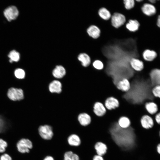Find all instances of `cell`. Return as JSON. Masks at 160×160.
<instances>
[{"label": "cell", "instance_id": "d590c367", "mask_svg": "<svg viewBox=\"0 0 160 160\" xmlns=\"http://www.w3.org/2000/svg\"><path fill=\"white\" fill-rule=\"evenodd\" d=\"M92 160H104V159L102 156L96 155L93 156Z\"/></svg>", "mask_w": 160, "mask_h": 160}, {"label": "cell", "instance_id": "f35d334b", "mask_svg": "<svg viewBox=\"0 0 160 160\" xmlns=\"http://www.w3.org/2000/svg\"><path fill=\"white\" fill-rule=\"evenodd\" d=\"M157 151L158 153L160 154V144H159L157 146Z\"/></svg>", "mask_w": 160, "mask_h": 160}, {"label": "cell", "instance_id": "9c48e42d", "mask_svg": "<svg viewBox=\"0 0 160 160\" xmlns=\"http://www.w3.org/2000/svg\"><path fill=\"white\" fill-rule=\"evenodd\" d=\"M150 76L152 86L160 85V69L155 68L150 73Z\"/></svg>", "mask_w": 160, "mask_h": 160}, {"label": "cell", "instance_id": "44dd1931", "mask_svg": "<svg viewBox=\"0 0 160 160\" xmlns=\"http://www.w3.org/2000/svg\"><path fill=\"white\" fill-rule=\"evenodd\" d=\"M52 75L55 78L60 79L63 78L66 74V70L61 65L56 66L52 71Z\"/></svg>", "mask_w": 160, "mask_h": 160}, {"label": "cell", "instance_id": "ab89813d", "mask_svg": "<svg viewBox=\"0 0 160 160\" xmlns=\"http://www.w3.org/2000/svg\"><path fill=\"white\" fill-rule=\"evenodd\" d=\"M148 1L150 3L152 4V3L153 4L155 3L156 2V1L155 0H150Z\"/></svg>", "mask_w": 160, "mask_h": 160}, {"label": "cell", "instance_id": "603a6c76", "mask_svg": "<svg viewBox=\"0 0 160 160\" xmlns=\"http://www.w3.org/2000/svg\"><path fill=\"white\" fill-rule=\"evenodd\" d=\"M118 123L120 127L123 129L127 128L131 125L130 119L125 116H122L120 117L118 120Z\"/></svg>", "mask_w": 160, "mask_h": 160}, {"label": "cell", "instance_id": "ac0fdd59", "mask_svg": "<svg viewBox=\"0 0 160 160\" xmlns=\"http://www.w3.org/2000/svg\"><path fill=\"white\" fill-rule=\"evenodd\" d=\"M78 60L81 62V65L84 67H88L91 63V59L89 56L84 52H81L77 57Z\"/></svg>", "mask_w": 160, "mask_h": 160}, {"label": "cell", "instance_id": "60d3db41", "mask_svg": "<svg viewBox=\"0 0 160 160\" xmlns=\"http://www.w3.org/2000/svg\"></svg>", "mask_w": 160, "mask_h": 160}, {"label": "cell", "instance_id": "30bf717a", "mask_svg": "<svg viewBox=\"0 0 160 160\" xmlns=\"http://www.w3.org/2000/svg\"><path fill=\"white\" fill-rule=\"evenodd\" d=\"M107 109L102 103L97 102L93 106V112L98 117H102L106 113Z\"/></svg>", "mask_w": 160, "mask_h": 160}, {"label": "cell", "instance_id": "6da1fadb", "mask_svg": "<svg viewBox=\"0 0 160 160\" xmlns=\"http://www.w3.org/2000/svg\"><path fill=\"white\" fill-rule=\"evenodd\" d=\"M108 131L115 143L122 150L131 151L135 145L136 134L134 129L130 126L126 129L121 128L118 122L110 124Z\"/></svg>", "mask_w": 160, "mask_h": 160}, {"label": "cell", "instance_id": "83f0119b", "mask_svg": "<svg viewBox=\"0 0 160 160\" xmlns=\"http://www.w3.org/2000/svg\"><path fill=\"white\" fill-rule=\"evenodd\" d=\"M7 123L3 117L0 116V135L5 133L7 130Z\"/></svg>", "mask_w": 160, "mask_h": 160}, {"label": "cell", "instance_id": "7c38bea8", "mask_svg": "<svg viewBox=\"0 0 160 160\" xmlns=\"http://www.w3.org/2000/svg\"><path fill=\"white\" fill-rule=\"evenodd\" d=\"M129 64L132 69L136 72L142 71L144 67L143 62L135 58H131L129 61Z\"/></svg>", "mask_w": 160, "mask_h": 160}, {"label": "cell", "instance_id": "5bb4252c", "mask_svg": "<svg viewBox=\"0 0 160 160\" xmlns=\"http://www.w3.org/2000/svg\"><path fill=\"white\" fill-rule=\"evenodd\" d=\"M140 122L143 128L148 129L152 128L154 125V121L150 116L145 115L143 116L140 120Z\"/></svg>", "mask_w": 160, "mask_h": 160}, {"label": "cell", "instance_id": "8d00e7d4", "mask_svg": "<svg viewBox=\"0 0 160 160\" xmlns=\"http://www.w3.org/2000/svg\"><path fill=\"white\" fill-rule=\"evenodd\" d=\"M156 24L157 26L160 28V15H159L158 17Z\"/></svg>", "mask_w": 160, "mask_h": 160}, {"label": "cell", "instance_id": "3957f363", "mask_svg": "<svg viewBox=\"0 0 160 160\" xmlns=\"http://www.w3.org/2000/svg\"><path fill=\"white\" fill-rule=\"evenodd\" d=\"M7 96L11 100L14 101L20 100L24 97L23 90L21 89L11 87L7 92Z\"/></svg>", "mask_w": 160, "mask_h": 160}, {"label": "cell", "instance_id": "5b68a950", "mask_svg": "<svg viewBox=\"0 0 160 160\" xmlns=\"http://www.w3.org/2000/svg\"><path fill=\"white\" fill-rule=\"evenodd\" d=\"M38 130L40 136L43 139L49 140L52 138L53 133L51 126L47 125L41 126Z\"/></svg>", "mask_w": 160, "mask_h": 160}, {"label": "cell", "instance_id": "b9f144b4", "mask_svg": "<svg viewBox=\"0 0 160 160\" xmlns=\"http://www.w3.org/2000/svg\"></svg>", "mask_w": 160, "mask_h": 160}, {"label": "cell", "instance_id": "4316f807", "mask_svg": "<svg viewBox=\"0 0 160 160\" xmlns=\"http://www.w3.org/2000/svg\"><path fill=\"white\" fill-rule=\"evenodd\" d=\"M64 160H79V158L78 155L69 151L65 153Z\"/></svg>", "mask_w": 160, "mask_h": 160}, {"label": "cell", "instance_id": "f1b7e54d", "mask_svg": "<svg viewBox=\"0 0 160 160\" xmlns=\"http://www.w3.org/2000/svg\"><path fill=\"white\" fill-rule=\"evenodd\" d=\"M92 63L93 68L98 70H101L104 68V65L103 62L100 60H94Z\"/></svg>", "mask_w": 160, "mask_h": 160}, {"label": "cell", "instance_id": "d6986e66", "mask_svg": "<svg viewBox=\"0 0 160 160\" xmlns=\"http://www.w3.org/2000/svg\"><path fill=\"white\" fill-rule=\"evenodd\" d=\"M62 85L59 81L53 80L49 84V89L52 93H60L62 91Z\"/></svg>", "mask_w": 160, "mask_h": 160}, {"label": "cell", "instance_id": "52a82bcc", "mask_svg": "<svg viewBox=\"0 0 160 160\" xmlns=\"http://www.w3.org/2000/svg\"><path fill=\"white\" fill-rule=\"evenodd\" d=\"M142 13L147 16H151L155 15L156 12L155 7L152 4L145 2L141 7Z\"/></svg>", "mask_w": 160, "mask_h": 160}, {"label": "cell", "instance_id": "7a4b0ae2", "mask_svg": "<svg viewBox=\"0 0 160 160\" xmlns=\"http://www.w3.org/2000/svg\"><path fill=\"white\" fill-rule=\"evenodd\" d=\"M17 151L21 153H29L30 150L33 148V144L29 139L22 138L18 140L16 143Z\"/></svg>", "mask_w": 160, "mask_h": 160}, {"label": "cell", "instance_id": "2e32d148", "mask_svg": "<svg viewBox=\"0 0 160 160\" xmlns=\"http://www.w3.org/2000/svg\"><path fill=\"white\" fill-rule=\"evenodd\" d=\"M78 119L80 124L84 127L89 125L91 121V116L85 112H82L80 113L78 115Z\"/></svg>", "mask_w": 160, "mask_h": 160}, {"label": "cell", "instance_id": "cb8c5ba5", "mask_svg": "<svg viewBox=\"0 0 160 160\" xmlns=\"http://www.w3.org/2000/svg\"><path fill=\"white\" fill-rule=\"evenodd\" d=\"M98 14L101 18L105 20H109L111 16L110 12L106 8L103 7H101L99 9Z\"/></svg>", "mask_w": 160, "mask_h": 160}, {"label": "cell", "instance_id": "9a60e30c", "mask_svg": "<svg viewBox=\"0 0 160 160\" xmlns=\"http://www.w3.org/2000/svg\"><path fill=\"white\" fill-rule=\"evenodd\" d=\"M86 31L89 36L94 39H97L100 35V29L94 25L89 26L87 29Z\"/></svg>", "mask_w": 160, "mask_h": 160}, {"label": "cell", "instance_id": "74e56055", "mask_svg": "<svg viewBox=\"0 0 160 160\" xmlns=\"http://www.w3.org/2000/svg\"><path fill=\"white\" fill-rule=\"evenodd\" d=\"M44 160H54V159L51 156H47L44 159Z\"/></svg>", "mask_w": 160, "mask_h": 160}, {"label": "cell", "instance_id": "484cf974", "mask_svg": "<svg viewBox=\"0 0 160 160\" xmlns=\"http://www.w3.org/2000/svg\"><path fill=\"white\" fill-rule=\"evenodd\" d=\"M9 58V62L12 63L13 62H17L19 61L20 58L19 53L15 50L11 51L8 55Z\"/></svg>", "mask_w": 160, "mask_h": 160}, {"label": "cell", "instance_id": "8fae6325", "mask_svg": "<svg viewBox=\"0 0 160 160\" xmlns=\"http://www.w3.org/2000/svg\"><path fill=\"white\" fill-rule=\"evenodd\" d=\"M117 88L124 92H128L131 88V83L129 80L124 78L119 81L116 85Z\"/></svg>", "mask_w": 160, "mask_h": 160}, {"label": "cell", "instance_id": "277c9868", "mask_svg": "<svg viewBox=\"0 0 160 160\" xmlns=\"http://www.w3.org/2000/svg\"><path fill=\"white\" fill-rule=\"evenodd\" d=\"M111 23L113 27L118 28L123 25L126 23L125 16L121 14L115 12L111 15Z\"/></svg>", "mask_w": 160, "mask_h": 160}, {"label": "cell", "instance_id": "ffe728a7", "mask_svg": "<svg viewBox=\"0 0 160 160\" xmlns=\"http://www.w3.org/2000/svg\"><path fill=\"white\" fill-rule=\"evenodd\" d=\"M94 148L97 155L103 156L107 152V147L104 143L101 142H97L95 145Z\"/></svg>", "mask_w": 160, "mask_h": 160}, {"label": "cell", "instance_id": "f546056e", "mask_svg": "<svg viewBox=\"0 0 160 160\" xmlns=\"http://www.w3.org/2000/svg\"><path fill=\"white\" fill-rule=\"evenodd\" d=\"M124 7L127 10L133 8L135 5V0H123Z\"/></svg>", "mask_w": 160, "mask_h": 160}, {"label": "cell", "instance_id": "e575fe53", "mask_svg": "<svg viewBox=\"0 0 160 160\" xmlns=\"http://www.w3.org/2000/svg\"><path fill=\"white\" fill-rule=\"evenodd\" d=\"M155 114V120L158 124H160V112Z\"/></svg>", "mask_w": 160, "mask_h": 160}, {"label": "cell", "instance_id": "d4e9b609", "mask_svg": "<svg viewBox=\"0 0 160 160\" xmlns=\"http://www.w3.org/2000/svg\"><path fill=\"white\" fill-rule=\"evenodd\" d=\"M68 141L70 145L73 146H78L81 143L80 138L76 134L70 135L68 138Z\"/></svg>", "mask_w": 160, "mask_h": 160}, {"label": "cell", "instance_id": "ba28073f", "mask_svg": "<svg viewBox=\"0 0 160 160\" xmlns=\"http://www.w3.org/2000/svg\"><path fill=\"white\" fill-rule=\"evenodd\" d=\"M119 105V100L113 97L107 98L105 100L104 105L106 109L111 111L118 108Z\"/></svg>", "mask_w": 160, "mask_h": 160}, {"label": "cell", "instance_id": "e0dca14e", "mask_svg": "<svg viewBox=\"0 0 160 160\" xmlns=\"http://www.w3.org/2000/svg\"><path fill=\"white\" fill-rule=\"evenodd\" d=\"M140 26L139 22L136 20H126L125 26L126 28L131 32L137 31Z\"/></svg>", "mask_w": 160, "mask_h": 160}, {"label": "cell", "instance_id": "1f68e13d", "mask_svg": "<svg viewBox=\"0 0 160 160\" xmlns=\"http://www.w3.org/2000/svg\"><path fill=\"white\" fill-rule=\"evenodd\" d=\"M7 146V142L3 139L0 138V153H5Z\"/></svg>", "mask_w": 160, "mask_h": 160}, {"label": "cell", "instance_id": "8992f818", "mask_svg": "<svg viewBox=\"0 0 160 160\" xmlns=\"http://www.w3.org/2000/svg\"><path fill=\"white\" fill-rule=\"evenodd\" d=\"M4 16L9 21L15 19L19 15V11L17 8L14 6L7 8L4 12Z\"/></svg>", "mask_w": 160, "mask_h": 160}, {"label": "cell", "instance_id": "836d02e7", "mask_svg": "<svg viewBox=\"0 0 160 160\" xmlns=\"http://www.w3.org/2000/svg\"><path fill=\"white\" fill-rule=\"evenodd\" d=\"M0 160H12L11 156L6 153L1 154L0 156Z\"/></svg>", "mask_w": 160, "mask_h": 160}, {"label": "cell", "instance_id": "d6a6232c", "mask_svg": "<svg viewBox=\"0 0 160 160\" xmlns=\"http://www.w3.org/2000/svg\"><path fill=\"white\" fill-rule=\"evenodd\" d=\"M152 92L154 97L160 98V85L154 87L152 89Z\"/></svg>", "mask_w": 160, "mask_h": 160}, {"label": "cell", "instance_id": "4fadbf2b", "mask_svg": "<svg viewBox=\"0 0 160 160\" xmlns=\"http://www.w3.org/2000/svg\"><path fill=\"white\" fill-rule=\"evenodd\" d=\"M142 56L144 60L148 62H152L157 57V53L155 51L150 49H145L143 52Z\"/></svg>", "mask_w": 160, "mask_h": 160}, {"label": "cell", "instance_id": "7402d4cb", "mask_svg": "<svg viewBox=\"0 0 160 160\" xmlns=\"http://www.w3.org/2000/svg\"><path fill=\"white\" fill-rule=\"evenodd\" d=\"M145 108L147 111L151 115L156 114L158 111V107L156 104L152 102L146 103Z\"/></svg>", "mask_w": 160, "mask_h": 160}, {"label": "cell", "instance_id": "4dcf8cb0", "mask_svg": "<svg viewBox=\"0 0 160 160\" xmlns=\"http://www.w3.org/2000/svg\"><path fill=\"white\" fill-rule=\"evenodd\" d=\"M15 76L17 79H22L24 78L25 76V72L21 68H17L14 71Z\"/></svg>", "mask_w": 160, "mask_h": 160}]
</instances>
